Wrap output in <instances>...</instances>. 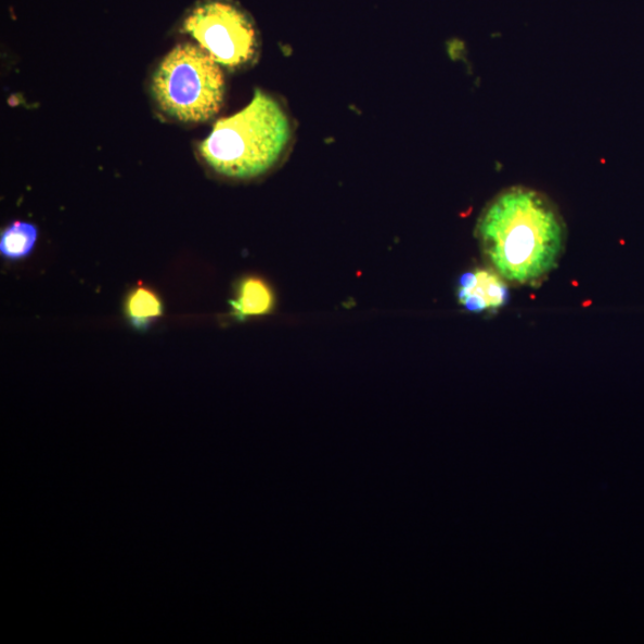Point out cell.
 Masks as SVG:
<instances>
[{
	"label": "cell",
	"mask_w": 644,
	"mask_h": 644,
	"mask_svg": "<svg viewBox=\"0 0 644 644\" xmlns=\"http://www.w3.org/2000/svg\"><path fill=\"white\" fill-rule=\"evenodd\" d=\"M151 91L155 105L166 118L198 125L219 114L226 80L222 67L198 44L181 43L155 68Z\"/></svg>",
	"instance_id": "3"
},
{
	"label": "cell",
	"mask_w": 644,
	"mask_h": 644,
	"mask_svg": "<svg viewBox=\"0 0 644 644\" xmlns=\"http://www.w3.org/2000/svg\"><path fill=\"white\" fill-rule=\"evenodd\" d=\"M38 236L39 231L35 224L24 221L12 222L0 235V255L10 261L26 259L31 255Z\"/></svg>",
	"instance_id": "8"
},
{
	"label": "cell",
	"mask_w": 644,
	"mask_h": 644,
	"mask_svg": "<svg viewBox=\"0 0 644 644\" xmlns=\"http://www.w3.org/2000/svg\"><path fill=\"white\" fill-rule=\"evenodd\" d=\"M124 309L129 325L139 332L149 331L165 312L160 295L142 282L128 292Z\"/></svg>",
	"instance_id": "7"
},
{
	"label": "cell",
	"mask_w": 644,
	"mask_h": 644,
	"mask_svg": "<svg viewBox=\"0 0 644 644\" xmlns=\"http://www.w3.org/2000/svg\"><path fill=\"white\" fill-rule=\"evenodd\" d=\"M567 235L553 199L524 185L501 190L487 203L475 229L486 266L516 286L541 284L563 259Z\"/></svg>",
	"instance_id": "1"
},
{
	"label": "cell",
	"mask_w": 644,
	"mask_h": 644,
	"mask_svg": "<svg viewBox=\"0 0 644 644\" xmlns=\"http://www.w3.org/2000/svg\"><path fill=\"white\" fill-rule=\"evenodd\" d=\"M292 125L282 105L257 90L242 112L219 119L199 143V157L215 175L250 181L276 166L289 147Z\"/></svg>",
	"instance_id": "2"
},
{
	"label": "cell",
	"mask_w": 644,
	"mask_h": 644,
	"mask_svg": "<svg viewBox=\"0 0 644 644\" xmlns=\"http://www.w3.org/2000/svg\"><path fill=\"white\" fill-rule=\"evenodd\" d=\"M458 301L476 314H494L510 301V284L488 266L464 272L458 282Z\"/></svg>",
	"instance_id": "5"
},
{
	"label": "cell",
	"mask_w": 644,
	"mask_h": 644,
	"mask_svg": "<svg viewBox=\"0 0 644 644\" xmlns=\"http://www.w3.org/2000/svg\"><path fill=\"white\" fill-rule=\"evenodd\" d=\"M276 305L271 285L261 278L246 276L235 284L234 297L230 301L231 315L236 321H246L270 314Z\"/></svg>",
	"instance_id": "6"
},
{
	"label": "cell",
	"mask_w": 644,
	"mask_h": 644,
	"mask_svg": "<svg viewBox=\"0 0 644 644\" xmlns=\"http://www.w3.org/2000/svg\"><path fill=\"white\" fill-rule=\"evenodd\" d=\"M183 30L227 69H242L259 53L253 17L232 0H202L188 12Z\"/></svg>",
	"instance_id": "4"
}]
</instances>
